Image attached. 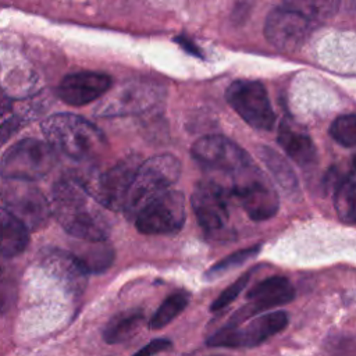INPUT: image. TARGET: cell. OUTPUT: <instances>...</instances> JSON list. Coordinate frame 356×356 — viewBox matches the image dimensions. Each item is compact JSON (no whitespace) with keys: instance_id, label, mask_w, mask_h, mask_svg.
Here are the masks:
<instances>
[{"instance_id":"6da1fadb","label":"cell","mask_w":356,"mask_h":356,"mask_svg":"<svg viewBox=\"0 0 356 356\" xmlns=\"http://www.w3.org/2000/svg\"><path fill=\"white\" fill-rule=\"evenodd\" d=\"M51 214L71 236L79 241H106L111 224L104 207L71 175L56 181L50 200Z\"/></svg>"},{"instance_id":"7a4b0ae2","label":"cell","mask_w":356,"mask_h":356,"mask_svg":"<svg viewBox=\"0 0 356 356\" xmlns=\"http://www.w3.org/2000/svg\"><path fill=\"white\" fill-rule=\"evenodd\" d=\"M46 140L64 156L83 161L100 156L107 146L104 134L83 117L61 113L42 122Z\"/></svg>"},{"instance_id":"3957f363","label":"cell","mask_w":356,"mask_h":356,"mask_svg":"<svg viewBox=\"0 0 356 356\" xmlns=\"http://www.w3.org/2000/svg\"><path fill=\"white\" fill-rule=\"evenodd\" d=\"M179 175L181 163L168 153L156 154L140 163L122 209L125 217L135 220L149 203L171 191Z\"/></svg>"},{"instance_id":"277c9868","label":"cell","mask_w":356,"mask_h":356,"mask_svg":"<svg viewBox=\"0 0 356 356\" xmlns=\"http://www.w3.org/2000/svg\"><path fill=\"white\" fill-rule=\"evenodd\" d=\"M139 165L140 157L128 154L107 168L75 172L74 177L106 210L118 211L124 209L129 186Z\"/></svg>"},{"instance_id":"5b68a950","label":"cell","mask_w":356,"mask_h":356,"mask_svg":"<svg viewBox=\"0 0 356 356\" xmlns=\"http://www.w3.org/2000/svg\"><path fill=\"white\" fill-rule=\"evenodd\" d=\"M57 163V152L47 140L25 138L11 146L0 161V174L8 181H36Z\"/></svg>"},{"instance_id":"8992f818","label":"cell","mask_w":356,"mask_h":356,"mask_svg":"<svg viewBox=\"0 0 356 356\" xmlns=\"http://www.w3.org/2000/svg\"><path fill=\"white\" fill-rule=\"evenodd\" d=\"M228 191L254 221L268 220L278 211V195L254 163L231 178Z\"/></svg>"},{"instance_id":"52a82bcc","label":"cell","mask_w":356,"mask_h":356,"mask_svg":"<svg viewBox=\"0 0 356 356\" xmlns=\"http://www.w3.org/2000/svg\"><path fill=\"white\" fill-rule=\"evenodd\" d=\"M288 324V314L282 310L260 313L250 318L245 327L224 325L207 338V345L214 348H253L275 334Z\"/></svg>"},{"instance_id":"ba28073f","label":"cell","mask_w":356,"mask_h":356,"mask_svg":"<svg viewBox=\"0 0 356 356\" xmlns=\"http://www.w3.org/2000/svg\"><path fill=\"white\" fill-rule=\"evenodd\" d=\"M229 191L227 186L216 181H200L193 188L192 209L203 232L213 239L227 235L229 210L228 197Z\"/></svg>"},{"instance_id":"9c48e42d","label":"cell","mask_w":356,"mask_h":356,"mask_svg":"<svg viewBox=\"0 0 356 356\" xmlns=\"http://www.w3.org/2000/svg\"><path fill=\"white\" fill-rule=\"evenodd\" d=\"M228 104L250 127L260 131H270L275 124V114L271 107L266 88L252 79L234 81L225 90Z\"/></svg>"},{"instance_id":"30bf717a","label":"cell","mask_w":356,"mask_h":356,"mask_svg":"<svg viewBox=\"0 0 356 356\" xmlns=\"http://www.w3.org/2000/svg\"><path fill=\"white\" fill-rule=\"evenodd\" d=\"M192 157L206 170L229 178L253 164L252 157L235 142L222 135H206L191 149Z\"/></svg>"},{"instance_id":"8fae6325","label":"cell","mask_w":356,"mask_h":356,"mask_svg":"<svg viewBox=\"0 0 356 356\" xmlns=\"http://www.w3.org/2000/svg\"><path fill=\"white\" fill-rule=\"evenodd\" d=\"M163 97V88L153 82L134 81L108 90L97 104V117H122L139 114L154 107Z\"/></svg>"},{"instance_id":"7c38bea8","label":"cell","mask_w":356,"mask_h":356,"mask_svg":"<svg viewBox=\"0 0 356 356\" xmlns=\"http://www.w3.org/2000/svg\"><path fill=\"white\" fill-rule=\"evenodd\" d=\"M185 218V196L171 189L149 203L135 217V225L146 235H171L181 231Z\"/></svg>"},{"instance_id":"4fadbf2b","label":"cell","mask_w":356,"mask_h":356,"mask_svg":"<svg viewBox=\"0 0 356 356\" xmlns=\"http://www.w3.org/2000/svg\"><path fill=\"white\" fill-rule=\"evenodd\" d=\"M317 24L291 8H274L266 18V39L278 50L295 51L312 35Z\"/></svg>"},{"instance_id":"5bb4252c","label":"cell","mask_w":356,"mask_h":356,"mask_svg":"<svg viewBox=\"0 0 356 356\" xmlns=\"http://www.w3.org/2000/svg\"><path fill=\"white\" fill-rule=\"evenodd\" d=\"M4 188L3 200L29 231L43 228L51 214L49 200L40 189L26 181H11Z\"/></svg>"},{"instance_id":"9a60e30c","label":"cell","mask_w":356,"mask_h":356,"mask_svg":"<svg viewBox=\"0 0 356 356\" xmlns=\"http://www.w3.org/2000/svg\"><path fill=\"white\" fill-rule=\"evenodd\" d=\"M113 86V78L104 72L79 71L63 78L57 96L70 106H85L103 97Z\"/></svg>"},{"instance_id":"2e32d148","label":"cell","mask_w":356,"mask_h":356,"mask_svg":"<svg viewBox=\"0 0 356 356\" xmlns=\"http://www.w3.org/2000/svg\"><path fill=\"white\" fill-rule=\"evenodd\" d=\"M246 298L249 303L238 309V312L243 320H250L274 306L291 302L295 298V289L288 278L273 275L256 284L246 293Z\"/></svg>"},{"instance_id":"e0dca14e","label":"cell","mask_w":356,"mask_h":356,"mask_svg":"<svg viewBox=\"0 0 356 356\" xmlns=\"http://www.w3.org/2000/svg\"><path fill=\"white\" fill-rule=\"evenodd\" d=\"M29 242V229L0 199V256L15 257Z\"/></svg>"},{"instance_id":"ac0fdd59","label":"cell","mask_w":356,"mask_h":356,"mask_svg":"<svg viewBox=\"0 0 356 356\" xmlns=\"http://www.w3.org/2000/svg\"><path fill=\"white\" fill-rule=\"evenodd\" d=\"M277 140L289 156V159L293 160L296 164L307 167L316 163L317 152L312 138L300 131L293 129L288 122H281Z\"/></svg>"},{"instance_id":"d6986e66","label":"cell","mask_w":356,"mask_h":356,"mask_svg":"<svg viewBox=\"0 0 356 356\" xmlns=\"http://www.w3.org/2000/svg\"><path fill=\"white\" fill-rule=\"evenodd\" d=\"M46 267L61 280L70 289L81 291L86 281V270L81 266L72 252L51 250L47 253Z\"/></svg>"},{"instance_id":"ffe728a7","label":"cell","mask_w":356,"mask_h":356,"mask_svg":"<svg viewBox=\"0 0 356 356\" xmlns=\"http://www.w3.org/2000/svg\"><path fill=\"white\" fill-rule=\"evenodd\" d=\"M76 249L72 253L88 274L102 273L113 264L114 250L106 241H82Z\"/></svg>"},{"instance_id":"44dd1931","label":"cell","mask_w":356,"mask_h":356,"mask_svg":"<svg viewBox=\"0 0 356 356\" xmlns=\"http://www.w3.org/2000/svg\"><path fill=\"white\" fill-rule=\"evenodd\" d=\"M145 321V314L139 309L127 310L114 316L103 330V339L107 343H121L140 330Z\"/></svg>"},{"instance_id":"7402d4cb","label":"cell","mask_w":356,"mask_h":356,"mask_svg":"<svg viewBox=\"0 0 356 356\" xmlns=\"http://www.w3.org/2000/svg\"><path fill=\"white\" fill-rule=\"evenodd\" d=\"M260 157L264 161L266 167L270 170L277 184L281 186V189L285 191L288 195H296L299 191L298 178L289 163L281 154L266 146H261Z\"/></svg>"},{"instance_id":"603a6c76","label":"cell","mask_w":356,"mask_h":356,"mask_svg":"<svg viewBox=\"0 0 356 356\" xmlns=\"http://www.w3.org/2000/svg\"><path fill=\"white\" fill-rule=\"evenodd\" d=\"M286 8L295 10L316 24L331 19L339 10L341 0H284Z\"/></svg>"},{"instance_id":"cb8c5ba5","label":"cell","mask_w":356,"mask_h":356,"mask_svg":"<svg viewBox=\"0 0 356 356\" xmlns=\"http://www.w3.org/2000/svg\"><path fill=\"white\" fill-rule=\"evenodd\" d=\"M334 207L338 217L346 224H356V179L346 177L337 184Z\"/></svg>"},{"instance_id":"d4e9b609","label":"cell","mask_w":356,"mask_h":356,"mask_svg":"<svg viewBox=\"0 0 356 356\" xmlns=\"http://www.w3.org/2000/svg\"><path fill=\"white\" fill-rule=\"evenodd\" d=\"M189 303V293L179 291L168 295L163 303L159 306L156 313L149 321L152 330H161L170 324L178 314H181Z\"/></svg>"},{"instance_id":"484cf974","label":"cell","mask_w":356,"mask_h":356,"mask_svg":"<svg viewBox=\"0 0 356 356\" xmlns=\"http://www.w3.org/2000/svg\"><path fill=\"white\" fill-rule=\"evenodd\" d=\"M260 248H261V245H253V246H249V248H245V249H239V250L228 254L227 257H224L220 261H217L216 264H213L204 273L203 278L206 281H214V280L220 278L221 275L227 274L228 271L241 267L248 260L253 259L260 252Z\"/></svg>"},{"instance_id":"4316f807","label":"cell","mask_w":356,"mask_h":356,"mask_svg":"<svg viewBox=\"0 0 356 356\" xmlns=\"http://www.w3.org/2000/svg\"><path fill=\"white\" fill-rule=\"evenodd\" d=\"M331 138L345 147L356 146V114L337 117L330 127Z\"/></svg>"},{"instance_id":"83f0119b","label":"cell","mask_w":356,"mask_h":356,"mask_svg":"<svg viewBox=\"0 0 356 356\" xmlns=\"http://www.w3.org/2000/svg\"><path fill=\"white\" fill-rule=\"evenodd\" d=\"M250 275H252V273L249 271V273L241 275L238 280H235L229 286H227V288L218 295V298L211 303L210 310H211V312H218V310L227 307L231 302H234V300L238 298V295H239V293L245 289V286L248 285V282H249V280H250Z\"/></svg>"},{"instance_id":"f1b7e54d","label":"cell","mask_w":356,"mask_h":356,"mask_svg":"<svg viewBox=\"0 0 356 356\" xmlns=\"http://www.w3.org/2000/svg\"><path fill=\"white\" fill-rule=\"evenodd\" d=\"M330 356H356V337L335 335L325 343Z\"/></svg>"},{"instance_id":"f546056e","label":"cell","mask_w":356,"mask_h":356,"mask_svg":"<svg viewBox=\"0 0 356 356\" xmlns=\"http://www.w3.org/2000/svg\"><path fill=\"white\" fill-rule=\"evenodd\" d=\"M14 300V284L7 268L0 264V312H4Z\"/></svg>"},{"instance_id":"4dcf8cb0","label":"cell","mask_w":356,"mask_h":356,"mask_svg":"<svg viewBox=\"0 0 356 356\" xmlns=\"http://www.w3.org/2000/svg\"><path fill=\"white\" fill-rule=\"evenodd\" d=\"M172 342L167 338H156L152 342L146 343L143 348H140L138 352H135L132 356H154L160 352H167L171 349Z\"/></svg>"},{"instance_id":"1f68e13d","label":"cell","mask_w":356,"mask_h":356,"mask_svg":"<svg viewBox=\"0 0 356 356\" xmlns=\"http://www.w3.org/2000/svg\"><path fill=\"white\" fill-rule=\"evenodd\" d=\"M22 125L24 120L19 115H13L0 124V149L15 132L21 129Z\"/></svg>"},{"instance_id":"d6a6232c","label":"cell","mask_w":356,"mask_h":356,"mask_svg":"<svg viewBox=\"0 0 356 356\" xmlns=\"http://www.w3.org/2000/svg\"><path fill=\"white\" fill-rule=\"evenodd\" d=\"M353 167H355V170H356V156L353 157Z\"/></svg>"}]
</instances>
